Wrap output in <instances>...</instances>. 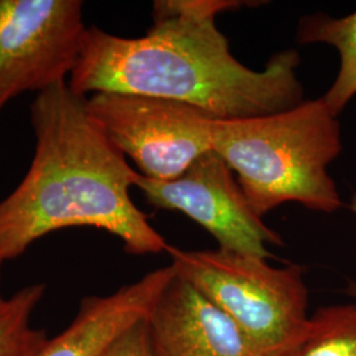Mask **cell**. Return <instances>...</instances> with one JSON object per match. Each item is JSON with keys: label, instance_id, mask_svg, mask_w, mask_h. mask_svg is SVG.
<instances>
[{"label": "cell", "instance_id": "obj_1", "mask_svg": "<svg viewBox=\"0 0 356 356\" xmlns=\"http://www.w3.org/2000/svg\"><path fill=\"white\" fill-rule=\"evenodd\" d=\"M242 4L154 1L152 28L141 38L89 26L69 86L81 97L122 92L188 103L218 120L276 114L304 102L297 51L275 54L263 70L247 67L231 54L216 19Z\"/></svg>", "mask_w": 356, "mask_h": 356}, {"label": "cell", "instance_id": "obj_2", "mask_svg": "<svg viewBox=\"0 0 356 356\" xmlns=\"http://www.w3.org/2000/svg\"><path fill=\"white\" fill-rule=\"evenodd\" d=\"M31 124L36 136L32 164L0 202V276L6 261L58 229H104L131 254L168 250L131 200L138 172L94 122L86 97L66 82L40 91L31 104Z\"/></svg>", "mask_w": 356, "mask_h": 356}, {"label": "cell", "instance_id": "obj_3", "mask_svg": "<svg viewBox=\"0 0 356 356\" xmlns=\"http://www.w3.org/2000/svg\"><path fill=\"white\" fill-rule=\"evenodd\" d=\"M337 118L319 98L276 114L216 119L213 149L238 173L256 216L292 201L330 214L343 206L327 170L342 152Z\"/></svg>", "mask_w": 356, "mask_h": 356}, {"label": "cell", "instance_id": "obj_4", "mask_svg": "<svg viewBox=\"0 0 356 356\" xmlns=\"http://www.w3.org/2000/svg\"><path fill=\"white\" fill-rule=\"evenodd\" d=\"M172 267L242 330L259 356H280L309 319L302 268L227 250L185 251L169 245Z\"/></svg>", "mask_w": 356, "mask_h": 356}, {"label": "cell", "instance_id": "obj_5", "mask_svg": "<svg viewBox=\"0 0 356 356\" xmlns=\"http://www.w3.org/2000/svg\"><path fill=\"white\" fill-rule=\"evenodd\" d=\"M86 106L104 135L145 177L173 181L213 149L216 119L188 103L95 92L86 98Z\"/></svg>", "mask_w": 356, "mask_h": 356}, {"label": "cell", "instance_id": "obj_6", "mask_svg": "<svg viewBox=\"0 0 356 356\" xmlns=\"http://www.w3.org/2000/svg\"><path fill=\"white\" fill-rule=\"evenodd\" d=\"M82 11L79 0H0V113L72 74L88 29Z\"/></svg>", "mask_w": 356, "mask_h": 356}, {"label": "cell", "instance_id": "obj_7", "mask_svg": "<svg viewBox=\"0 0 356 356\" xmlns=\"http://www.w3.org/2000/svg\"><path fill=\"white\" fill-rule=\"evenodd\" d=\"M135 186L148 204L195 220L222 250L269 259L267 244H282L280 235L256 216L231 168L214 149L198 157L181 177L159 181L138 173Z\"/></svg>", "mask_w": 356, "mask_h": 356}, {"label": "cell", "instance_id": "obj_8", "mask_svg": "<svg viewBox=\"0 0 356 356\" xmlns=\"http://www.w3.org/2000/svg\"><path fill=\"white\" fill-rule=\"evenodd\" d=\"M147 326L154 356H259L234 321L176 272Z\"/></svg>", "mask_w": 356, "mask_h": 356}, {"label": "cell", "instance_id": "obj_9", "mask_svg": "<svg viewBox=\"0 0 356 356\" xmlns=\"http://www.w3.org/2000/svg\"><path fill=\"white\" fill-rule=\"evenodd\" d=\"M173 276L172 266L159 268L108 296L83 298L72 323L48 339L38 356H102L120 337L148 318Z\"/></svg>", "mask_w": 356, "mask_h": 356}, {"label": "cell", "instance_id": "obj_10", "mask_svg": "<svg viewBox=\"0 0 356 356\" xmlns=\"http://www.w3.org/2000/svg\"><path fill=\"white\" fill-rule=\"evenodd\" d=\"M296 40L300 44H329L339 53L338 76L322 97L331 113L338 116L356 95V11L343 17L306 15L298 22Z\"/></svg>", "mask_w": 356, "mask_h": 356}, {"label": "cell", "instance_id": "obj_11", "mask_svg": "<svg viewBox=\"0 0 356 356\" xmlns=\"http://www.w3.org/2000/svg\"><path fill=\"white\" fill-rule=\"evenodd\" d=\"M280 356H356V304L318 309Z\"/></svg>", "mask_w": 356, "mask_h": 356}, {"label": "cell", "instance_id": "obj_12", "mask_svg": "<svg viewBox=\"0 0 356 356\" xmlns=\"http://www.w3.org/2000/svg\"><path fill=\"white\" fill-rule=\"evenodd\" d=\"M44 293V284H33L11 297L0 294V356H38L48 342L45 330L32 325Z\"/></svg>", "mask_w": 356, "mask_h": 356}, {"label": "cell", "instance_id": "obj_13", "mask_svg": "<svg viewBox=\"0 0 356 356\" xmlns=\"http://www.w3.org/2000/svg\"><path fill=\"white\" fill-rule=\"evenodd\" d=\"M102 356H154L147 319L120 337Z\"/></svg>", "mask_w": 356, "mask_h": 356}, {"label": "cell", "instance_id": "obj_14", "mask_svg": "<svg viewBox=\"0 0 356 356\" xmlns=\"http://www.w3.org/2000/svg\"><path fill=\"white\" fill-rule=\"evenodd\" d=\"M350 209L354 211L356 214V193L354 194V197H353V200H351V204H350ZM348 293L350 294H353L354 297H356V284L355 282H351L350 284V286H348Z\"/></svg>", "mask_w": 356, "mask_h": 356}]
</instances>
